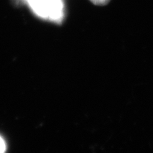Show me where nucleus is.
<instances>
[{
  "label": "nucleus",
  "mask_w": 153,
  "mask_h": 153,
  "mask_svg": "<svg viewBox=\"0 0 153 153\" xmlns=\"http://www.w3.org/2000/svg\"><path fill=\"white\" fill-rule=\"evenodd\" d=\"M38 16L51 20H61L62 18L63 4L61 0H26Z\"/></svg>",
  "instance_id": "1"
},
{
  "label": "nucleus",
  "mask_w": 153,
  "mask_h": 153,
  "mask_svg": "<svg viewBox=\"0 0 153 153\" xmlns=\"http://www.w3.org/2000/svg\"><path fill=\"white\" fill-rule=\"evenodd\" d=\"M91 3L97 6H105L109 3L110 0H89Z\"/></svg>",
  "instance_id": "2"
},
{
  "label": "nucleus",
  "mask_w": 153,
  "mask_h": 153,
  "mask_svg": "<svg viewBox=\"0 0 153 153\" xmlns=\"http://www.w3.org/2000/svg\"><path fill=\"white\" fill-rule=\"evenodd\" d=\"M6 150V144L4 140L0 136V153L4 152Z\"/></svg>",
  "instance_id": "3"
}]
</instances>
